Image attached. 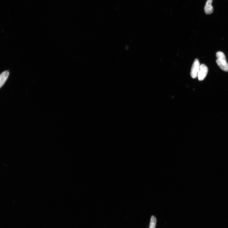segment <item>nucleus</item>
<instances>
[{
	"label": "nucleus",
	"instance_id": "obj_1",
	"mask_svg": "<svg viewBox=\"0 0 228 228\" xmlns=\"http://www.w3.org/2000/svg\"><path fill=\"white\" fill-rule=\"evenodd\" d=\"M200 65L199 61L197 59H196L193 63L191 73V76L193 78H196L198 77Z\"/></svg>",
	"mask_w": 228,
	"mask_h": 228
},
{
	"label": "nucleus",
	"instance_id": "obj_2",
	"mask_svg": "<svg viewBox=\"0 0 228 228\" xmlns=\"http://www.w3.org/2000/svg\"><path fill=\"white\" fill-rule=\"evenodd\" d=\"M208 71V68L205 65H201L197 77L199 80L202 81L204 80L207 75Z\"/></svg>",
	"mask_w": 228,
	"mask_h": 228
},
{
	"label": "nucleus",
	"instance_id": "obj_3",
	"mask_svg": "<svg viewBox=\"0 0 228 228\" xmlns=\"http://www.w3.org/2000/svg\"><path fill=\"white\" fill-rule=\"evenodd\" d=\"M9 72L8 71H4L0 74V88L2 87L5 83L9 76Z\"/></svg>",
	"mask_w": 228,
	"mask_h": 228
},
{
	"label": "nucleus",
	"instance_id": "obj_4",
	"mask_svg": "<svg viewBox=\"0 0 228 228\" xmlns=\"http://www.w3.org/2000/svg\"><path fill=\"white\" fill-rule=\"evenodd\" d=\"M213 0H208L205 8V13L207 14H211L213 12V8L212 5Z\"/></svg>",
	"mask_w": 228,
	"mask_h": 228
},
{
	"label": "nucleus",
	"instance_id": "obj_5",
	"mask_svg": "<svg viewBox=\"0 0 228 228\" xmlns=\"http://www.w3.org/2000/svg\"><path fill=\"white\" fill-rule=\"evenodd\" d=\"M216 56L217 60L222 63H225L227 62L225 56L222 52L219 51L217 52Z\"/></svg>",
	"mask_w": 228,
	"mask_h": 228
},
{
	"label": "nucleus",
	"instance_id": "obj_6",
	"mask_svg": "<svg viewBox=\"0 0 228 228\" xmlns=\"http://www.w3.org/2000/svg\"><path fill=\"white\" fill-rule=\"evenodd\" d=\"M217 65L223 71L228 72V63H221L217 59L216 60Z\"/></svg>",
	"mask_w": 228,
	"mask_h": 228
},
{
	"label": "nucleus",
	"instance_id": "obj_7",
	"mask_svg": "<svg viewBox=\"0 0 228 228\" xmlns=\"http://www.w3.org/2000/svg\"><path fill=\"white\" fill-rule=\"evenodd\" d=\"M157 219L156 217L152 216L151 218L150 221L149 228H155L156 227Z\"/></svg>",
	"mask_w": 228,
	"mask_h": 228
}]
</instances>
